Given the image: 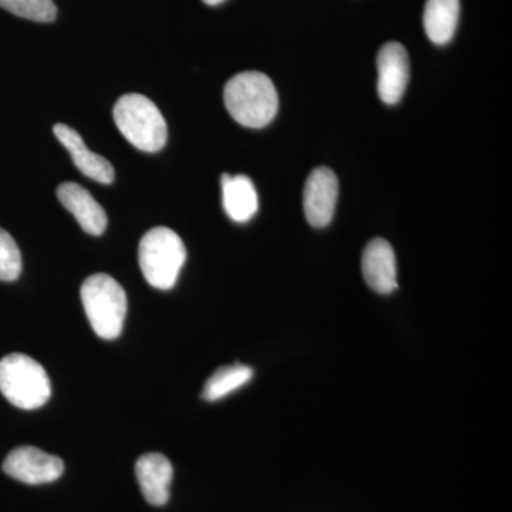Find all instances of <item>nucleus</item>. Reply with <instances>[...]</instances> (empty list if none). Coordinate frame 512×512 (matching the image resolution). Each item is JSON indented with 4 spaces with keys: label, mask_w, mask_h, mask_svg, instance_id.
Wrapping results in <instances>:
<instances>
[{
    "label": "nucleus",
    "mask_w": 512,
    "mask_h": 512,
    "mask_svg": "<svg viewBox=\"0 0 512 512\" xmlns=\"http://www.w3.org/2000/svg\"><path fill=\"white\" fill-rule=\"evenodd\" d=\"M224 101L232 119L244 127L268 126L278 113V93L264 73L244 72L229 79Z\"/></svg>",
    "instance_id": "nucleus-1"
},
{
    "label": "nucleus",
    "mask_w": 512,
    "mask_h": 512,
    "mask_svg": "<svg viewBox=\"0 0 512 512\" xmlns=\"http://www.w3.org/2000/svg\"><path fill=\"white\" fill-rule=\"evenodd\" d=\"M187 259L183 239L173 229H150L138 245V264L153 288L168 291L177 284L178 275Z\"/></svg>",
    "instance_id": "nucleus-2"
},
{
    "label": "nucleus",
    "mask_w": 512,
    "mask_h": 512,
    "mask_svg": "<svg viewBox=\"0 0 512 512\" xmlns=\"http://www.w3.org/2000/svg\"><path fill=\"white\" fill-rule=\"evenodd\" d=\"M114 121L128 143L146 153H157L167 143L168 128L156 104L143 94H124L113 110Z\"/></svg>",
    "instance_id": "nucleus-3"
},
{
    "label": "nucleus",
    "mask_w": 512,
    "mask_h": 512,
    "mask_svg": "<svg viewBox=\"0 0 512 512\" xmlns=\"http://www.w3.org/2000/svg\"><path fill=\"white\" fill-rule=\"evenodd\" d=\"M84 312L99 338L114 340L123 332L127 295L123 286L107 274H94L80 289Z\"/></svg>",
    "instance_id": "nucleus-4"
},
{
    "label": "nucleus",
    "mask_w": 512,
    "mask_h": 512,
    "mask_svg": "<svg viewBox=\"0 0 512 512\" xmlns=\"http://www.w3.org/2000/svg\"><path fill=\"white\" fill-rule=\"evenodd\" d=\"M0 393L13 406L36 410L52 396V384L39 362L23 353H10L0 360Z\"/></svg>",
    "instance_id": "nucleus-5"
},
{
    "label": "nucleus",
    "mask_w": 512,
    "mask_h": 512,
    "mask_svg": "<svg viewBox=\"0 0 512 512\" xmlns=\"http://www.w3.org/2000/svg\"><path fill=\"white\" fill-rule=\"evenodd\" d=\"M3 471L20 483L49 484L59 480L64 471L62 458L36 447L23 446L10 451L3 461Z\"/></svg>",
    "instance_id": "nucleus-6"
},
{
    "label": "nucleus",
    "mask_w": 512,
    "mask_h": 512,
    "mask_svg": "<svg viewBox=\"0 0 512 512\" xmlns=\"http://www.w3.org/2000/svg\"><path fill=\"white\" fill-rule=\"evenodd\" d=\"M339 181L328 167H319L309 175L303 190L306 220L315 228L328 227L335 215Z\"/></svg>",
    "instance_id": "nucleus-7"
},
{
    "label": "nucleus",
    "mask_w": 512,
    "mask_h": 512,
    "mask_svg": "<svg viewBox=\"0 0 512 512\" xmlns=\"http://www.w3.org/2000/svg\"><path fill=\"white\" fill-rule=\"evenodd\" d=\"M377 92L383 103L393 106L406 92L410 79V60L399 42L386 43L377 55Z\"/></svg>",
    "instance_id": "nucleus-8"
},
{
    "label": "nucleus",
    "mask_w": 512,
    "mask_h": 512,
    "mask_svg": "<svg viewBox=\"0 0 512 512\" xmlns=\"http://www.w3.org/2000/svg\"><path fill=\"white\" fill-rule=\"evenodd\" d=\"M362 271L366 284L380 295L397 289L396 255L392 245L383 238L370 241L362 256Z\"/></svg>",
    "instance_id": "nucleus-9"
},
{
    "label": "nucleus",
    "mask_w": 512,
    "mask_h": 512,
    "mask_svg": "<svg viewBox=\"0 0 512 512\" xmlns=\"http://www.w3.org/2000/svg\"><path fill=\"white\" fill-rule=\"evenodd\" d=\"M57 140L72 156L73 164L80 173L101 184H111L114 181V168L107 158L89 150L82 136L74 128L59 123L53 127Z\"/></svg>",
    "instance_id": "nucleus-10"
},
{
    "label": "nucleus",
    "mask_w": 512,
    "mask_h": 512,
    "mask_svg": "<svg viewBox=\"0 0 512 512\" xmlns=\"http://www.w3.org/2000/svg\"><path fill=\"white\" fill-rule=\"evenodd\" d=\"M57 198L76 218L87 234L99 237L107 228V214L92 194L76 183H63L57 188Z\"/></svg>",
    "instance_id": "nucleus-11"
},
{
    "label": "nucleus",
    "mask_w": 512,
    "mask_h": 512,
    "mask_svg": "<svg viewBox=\"0 0 512 512\" xmlns=\"http://www.w3.org/2000/svg\"><path fill=\"white\" fill-rule=\"evenodd\" d=\"M136 476L147 503L161 507L170 500L174 470L170 460L160 453H148L138 458Z\"/></svg>",
    "instance_id": "nucleus-12"
},
{
    "label": "nucleus",
    "mask_w": 512,
    "mask_h": 512,
    "mask_svg": "<svg viewBox=\"0 0 512 512\" xmlns=\"http://www.w3.org/2000/svg\"><path fill=\"white\" fill-rule=\"evenodd\" d=\"M222 205L232 221L244 224L258 212V194L247 175L224 174L221 177Z\"/></svg>",
    "instance_id": "nucleus-13"
},
{
    "label": "nucleus",
    "mask_w": 512,
    "mask_h": 512,
    "mask_svg": "<svg viewBox=\"0 0 512 512\" xmlns=\"http://www.w3.org/2000/svg\"><path fill=\"white\" fill-rule=\"evenodd\" d=\"M460 19V0H427L424 6V30L434 45H447L456 35Z\"/></svg>",
    "instance_id": "nucleus-14"
},
{
    "label": "nucleus",
    "mask_w": 512,
    "mask_h": 512,
    "mask_svg": "<svg viewBox=\"0 0 512 512\" xmlns=\"http://www.w3.org/2000/svg\"><path fill=\"white\" fill-rule=\"evenodd\" d=\"M254 377V370L247 365L225 366L218 369L205 383L202 399L207 402H217L228 394L237 392Z\"/></svg>",
    "instance_id": "nucleus-15"
},
{
    "label": "nucleus",
    "mask_w": 512,
    "mask_h": 512,
    "mask_svg": "<svg viewBox=\"0 0 512 512\" xmlns=\"http://www.w3.org/2000/svg\"><path fill=\"white\" fill-rule=\"evenodd\" d=\"M0 8L33 22H53L57 8L53 0H0Z\"/></svg>",
    "instance_id": "nucleus-16"
},
{
    "label": "nucleus",
    "mask_w": 512,
    "mask_h": 512,
    "mask_svg": "<svg viewBox=\"0 0 512 512\" xmlns=\"http://www.w3.org/2000/svg\"><path fill=\"white\" fill-rule=\"evenodd\" d=\"M22 272V255L9 232L0 228V281L13 282Z\"/></svg>",
    "instance_id": "nucleus-17"
},
{
    "label": "nucleus",
    "mask_w": 512,
    "mask_h": 512,
    "mask_svg": "<svg viewBox=\"0 0 512 512\" xmlns=\"http://www.w3.org/2000/svg\"><path fill=\"white\" fill-rule=\"evenodd\" d=\"M202 2H204L205 5H208V6H217V5H221V3L225 2V0H202Z\"/></svg>",
    "instance_id": "nucleus-18"
}]
</instances>
